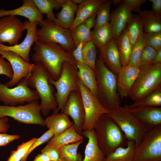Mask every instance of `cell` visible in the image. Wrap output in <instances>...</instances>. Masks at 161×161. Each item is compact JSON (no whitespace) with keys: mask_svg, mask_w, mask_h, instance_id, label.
I'll return each mask as SVG.
<instances>
[{"mask_svg":"<svg viewBox=\"0 0 161 161\" xmlns=\"http://www.w3.org/2000/svg\"><path fill=\"white\" fill-rule=\"evenodd\" d=\"M32 56L35 63H40L47 69L54 80L61 75L63 63L70 62L76 65V62L71 53L66 51L59 44L43 43L36 41Z\"/></svg>","mask_w":161,"mask_h":161,"instance_id":"1","label":"cell"},{"mask_svg":"<svg viewBox=\"0 0 161 161\" xmlns=\"http://www.w3.org/2000/svg\"><path fill=\"white\" fill-rule=\"evenodd\" d=\"M97 83L98 98L109 111L120 106V100L117 86V77L108 68L101 58L97 59L95 71Z\"/></svg>","mask_w":161,"mask_h":161,"instance_id":"2","label":"cell"},{"mask_svg":"<svg viewBox=\"0 0 161 161\" xmlns=\"http://www.w3.org/2000/svg\"><path fill=\"white\" fill-rule=\"evenodd\" d=\"M35 63L34 69L28 77V86L30 88L35 89L41 100V112L45 116L51 110L54 112L57 108L54 96L55 88L51 83L52 78L49 72L40 63Z\"/></svg>","mask_w":161,"mask_h":161,"instance_id":"3","label":"cell"},{"mask_svg":"<svg viewBox=\"0 0 161 161\" xmlns=\"http://www.w3.org/2000/svg\"><path fill=\"white\" fill-rule=\"evenodd\" d=\"M94 129L99 147L105 156L118 148L127 145L128 140L124 134L107 114L100 116Z\"/></svg>","mask_w":161,"mask_h":161,"instance_id":"4","label":"cell"},{"mask_svg":"<svg viewBox=\"0 0 161 161\" xmlns=\"http://www.w3.org/2000/svg\"><path fill=\"white\" fill-rule=\"evenodd\" d=\"M139 69L129 96L134 101L141 100L161 87V63L144 65Z\"/></svg>","mask_w":161,"mask_h":161,"instance_id":"5","label":"cell"},{"mask_svg":"<svg viewBox=\"0 0 161 161\" xmlns=\"http://www.w3.org/2000/svg\"><path fill=\"white\" fill-rule=\"evenodd\" d=\"M78 71L76 65L65 62L63 64L61 73L58 79L55 80L52 78L51 79V83L56 89L54 96L58 107L53 114L58 113L60 110L61 112L62 111L71 92L80 91L78 81Z\"/></svg>","mask_w":161,"mask_h":161,"instance_id":"6","label":"cell"},{"mask_svg":"<svg viewBox=\"0 0 161 161\" xmlns=\"http://www.w3.org/2000/svg\"><path fill=\"white\" fill-rule=\"evenodd\" d=\"M107 114L117 124L127 140L134 141L137 148L148 131L140 122L124 106H120Z\"/></svg>","mask_w":161,"mask_h":161,"instance_id":"7","label":"cell"},{"mask_svg":"<svg viewBox=\"0 0 161 161\" xmlns=\"http://www.w3.org/2000/svg\"><path fill=\"white\" fill-rule=\"evenodd\" d=\"M41 26L36 32L37 41L43 43L59 44L68 52L71 53L75 49L69 29L47 19L44 20Z\"/></svg>","mask_w":161,"mask_h":161,"instance_id":"8","label":"cell"},{"mask_svg":"<svg viewBox=\"0 0 161 161\" xmlns=\"http://www.w3.org/2000/svg\"><path fill=\"white\" fill-rule=\"evenodd\" d=\"M41 112L40 105L37 100L18 106L0 105V118L8 116L24 124L45 126V120Z\"/></svg>","mask_w":161,"mask_h":161,"instance_id":"9","label":"cell"},{"mask_svg":"<svg viewBox=\"0 0 161 161\" xmlns=\"http://www.w3.org/2000/svg\"><path fill=\"white\" fill-rule=\"evenodd\" d=\"M134 161H161V125L147 131L135 148Z\"/></svg>","mask_w":161,"mask_h":161,"instance_id":"10","label":"cell"},{"mask_svg":"<svg viewBox=\"0 0 161 161\" xmlns=\"http://www.w3.org/2000/svg\"><path fill=\"white\" fill-rule=\"evenodd\" d=\"M29 75L13 88L0 83V101L6 106H14L39 100L40 97L36 91L31 89L28 86Z\"/></svg>","mask_w":161,"mask_h":161,"instance_id":"11","label":"cell"},{"mask_svg":"<svg viewBox=\"0 0 161 161\" xmlns=\"http://www.w3.org/2000/svg\"><path fill=\"white\" fill-rule=\"evenodd\" d=\"M78 81L85 112L83 130H91L94 129L96 123L100 116L107 114L109 111L104 107L98 98L93 95L78 78Z\"/></svg>","mask_w":161,"mask_h":161,"instance_id":"12","label":"cell"},{"mask_svg":"<svg viewBox=\"0 0 161 161\" xmlns=\"http://www.w3.org/2000/svg\"><path fill=\"white\" fill-rule=\"evenodd\" d=\"M29 21L23 23L16 16H9L0 18V42L8 43L10 46L18 44L22 33L27 29Z\"/></svg>","mask_w":161,"mask_h":161,"instance_id":"13","label":"cell"},{"mask_svg":"<svg viewBox=\"0 0 161 161\" xmlns=\"http://www.w3.org/2000/svg\"><path fill=\"white\" fill-rule=\"evenodd\" d=\"M0 55L6 59L10 64L13 72L12 78L5 84L12 88L31 73L35 63L28 62L20 55L11 51L0 49Z\"/></svg>","mask_w":161,"mask_h":161,"instance_id":"14","label":"cell"},{"mask_svg":"<svg viewBox=\"0 0 161 161\" xmlns=\"http://www.w3.org/2000/svg\"><path fill=\"white\" fill-rule=\"evenodd\" d=\"M61 113L72 118L76 131L82 135L85 112L80 91H75L70 93Z\"/></svg>","mask_w":161,"mask_h":161,"instance_id":"15","label":"cell"},{"mask_svg":"<svg viewBox=\"0 0 161 161\" xmlns=\"http://www.w3.org/2000/svg\"><path fill=\"white\" fill-rule=\"evenodd\" d=\"M38 23L29 22L27 34L24 40L20 44L12 46L5 45L0 42V49L12 51L20 55L25 61L29 62L31 48L37 41L36 32Z\"/></svg>","mask_w":161,"mask_h":161,"instance_id":"16","label":"cell"},{"mask_svg":"<svg viewBox=\"0 0 161 161\" xmlns=\"http://www.w3.org/2000/svg\"><path fill=\"white\" fill-rule=\"evenodd\" d=\"M142 124L148 131L161 125V107H145L127 108Z\"/></svg>","mask_w":161,"mask_h":161,"instance_id":"17","label":"cell"},{"mask_svg":"<svg viewBox=\"0 0 161 161\" xmlns=\"http://www.w3.org/2000/svg\"><path fill=\"white\" fill-rule=\"evenodd\" d=\"M139 67L127 65L122 67L117 74V89L121 98H126L129 96L139 74Z\"/></svg>","mask_w":161,"mask_h":161,"instance_id":"18","label":"cell"},{"mask_svg":"<svg viewBox=\"0 0 161 161\" xmlns=\"http://www.w3.org/2000/svg\"><path fill=\"white\" fill-rule=\"evenodd\" d=\"M23 4L12 10H0V18L9 16H19L28 18L30 23L36 22L41 26L44 20L43 15L38 11L32 0H24Z\"/></svg>","mask_w":161,"mask_h":161,"instance_id":"19","label":"cell"},{"mask_svg":"<svg viewBox=\"0 0 161 161\" xmlns=\"http://www.w3.org/2000/svg\"><path fill=\"white\" fill-rule=\"evenodd\" d=\"M133 14L128 7L122 2L111 13L110 22L116 40L126 29Z\"/></svg>","mask_w":161,"mask_h":161,"instance_id":"20","label":"cell"},{"mask_svg":"<svg viewBox=\"0 0 161 161\" xmlns=\"http://www.w3.org/2000/svg\"><path fill=\"white\" fill-rule=\"evenodd\" d=\"M99 49V56L105 64L111 71L117 74L121 69L122 66L116 40L113 38Z\"/></svg>","mask_w":161,"mask_h":161,"instance_id":"21","label":"cell"},{"mask_svg":"<svg viewBox=\"0 0 161 161\" xmlns=\"http://www.w3.org/2000/svg\"><path fill=\"white\" fill-rule=\"evenodd\" d=\"M88 140L85 150V156L82 161H103L105 156L100 148L95 130H83L82 135Z\"/></svg>","mask_w":161,"mask_h":161,"instance_id":"22","label":"cell"},{"mask_svg":"<svg viewBox=\"0 0 161 161\" xmlns=\"http://www.w3.org/2000/svg\"><path fill=\"white\" fill-rule=\"evenodd\" d=\"M106 0H84L78 5L76 16L70 31L72 30L87 18L96 16L97 11L100 4Z\"/></svg>","mask_w":161,"mask_h":161,"instance_id":"23","label":"cell"},{"mask_svg":"<svg viewBox=\"0 0 161 161\" xmlns=\"http://www.w3.org/2000/svg\"><path fill=\"white\" fill-rule=\"evenodd\" d=\"M78 5L72 0H64L61 9L56 15L55 24L66 29H70L75 19V15Z\"/></svg>","mask_w":161,"mask_h":161,"instance_id":"24","label":"cell"},{"mask_svg":"<svg viewBox=\"0 0 161 161\" xmlns=\"http://www.w3.org/2000/svg\"><path fill=\"white\" fill-rule=\"evenodd\" d=\"M78 77L81 83L98 98V89L95 71L84 63H76Z\"/></svg>","mask_w":161,"mask_h":161,"instance_id":"25","label":"cell"},{"mask_svg":"<svg viewBox=\"0 0 161 161\" xmlns=\"http://www.w3.org/2000/svg\"><path fill=\"white\" fill-rule=\"evenodd\" d=\"M96 17L94 16L87 18L70 31L75 47L81 42L86 43L91 39V30L95 26Z\"/></svg>","mask_w":161,"mask_h":161,"instance_id":"26","label":"cell"},{"mask_svg":"<svg viewBox=\"0 0 161 161\" xmlns=\"http://www.w3.org/2000/svg\"><path fill=\"white\" fill-rule=\"evenodd\" d=\"M45 126L49 129L53 131L54 136L61 134L74 125L68 116L61 113L53 114L47 117L45 120Z\"/></svg>","mask_w":161,"mask_h":161,"instance_id":"27","label":"cell"},{"mask_svg":"<svg viewBox=\"0 0 161 161\" xmlns=\"http://www.w3.org/2000/svg\"><path fill=\"white\" fill-rule=\"evenodd\" d=\"M83 137L76 131L73 125L61 134L53 136L47 143L46 147L59 148L66 145L83 140Z\"/></svg>","mask_w":161,"mask_h":161,"instance_id":"28","label":"cell"},{"mask_svg":"<svg viewBox=\"0 0 161 161\" xmlns=\"http://www.w3.org/2000/svg\"><path fill=\"white\" fill-rule=\"evenodd\" d=\"M143 25V30L147 33L161 32V14L152 10H140L138 12Z\"/></svg>","mask_w":161,"mask_h":161,"instance_id":"29","label":"cell"},{"mask_svg":"<svg viewBox=\"0 0 161 161\" xmlns=\"http://www.w3.org/2000/svg\"><path fill=\"white\" fill-rule=\"evenodd\" d=\"M113 38V32L110 22L92 31L91 39L99 49L109 43Z\"/></svg>","mask_w":161,"mask_h":161,"instance_id":"30","label":"cell"},{"mask_svg":"<svg viewBox=\"0 0 161 161\" xmlns=\"http://www.w3.org/2000/svg\"><path fill=\"white\" fill-rule=\"evenodd\" d=\"M134 141L128 140L126 146L120 147L105 157L103 161H134Z\"/></svg>","mask_w":161,"mask_h":161,"instance_id":"31","label":"cell"},{"mask_svg":"<svg viewBox=\"0 0 161 161\" xmlns=\"http://www.w3.org/2000/svg\"><path fill=\"white\" fill-rule=\"evenodd\" d=\"M39 12L42 15L45 14L47 19L55 23L56 17L53 10H58L61 7L64 0H32Z\"/></svg>","mask_w":161,"mask_h":161,"instance_id":"32","label":"cell"},{"mask_svg":"<svg viewBox=\"0 0 161 161\" xmlns=\"http://www.w3.org/2000/svg\"><path fill=\"white\" fill-rule=\"evenodd\" d=\"M122 67L128 65L132 49L127 32L126 29L116 40Z\"/></svg>","mask_w":161,"mask_h":161,"instance_id":"33","label":"cell"},{"mask_svg":"<svg viewBox=\"0 0 161 161\" xmlns=\"http://www.w3.org/2000/svg\"><path fill=\"white\" fill-rule=\"evenodd\" d=\"M129 109L145 107H159L161 106V87L155 90L149 95L132 104L124 106Z\"/></svg>","mask_w":161,"mask_h":161,"instance_id":"34","label":"cell"},{"mask_svg":"<svg viewBox=\"0 0 161 161\" xmlns=\"http://www.w3.org/2000/svg\"><path fill=\"white\" fill-rule=\"evenodd\" d=\"M126 29L132 48L138 37L143 31V23L139 15H133Z\"/></svg>","mask_w":161,"mask_h":161,"instance_id":"35","label":"cell"},{"mask_svg":"<svg viewBox=\"0 0 161 161\" xmlns=\"http://www.w3.org/2000/svg\"><path fill=\"white\" fill-rule=\"evenodd\" d=\"M112 0H106L101 4L97 11L94 29L99 28L109 22Z\"/></svg>","mask_w":161,"mask_h":161,"instance_id":"36","label":"cell"},{"mask_svg":"<svg viewBox=\"0 0 161 161\" xmlns=\"http://www.w3.org/2000/svg\"><path fill=\"white\" fill-rule=\"evenodd\" d=\"M97 52L96 47L91 39L86 43L82 51V57L83 63L95 71Z\"/></svg>","mask_w":161,"mask_h":161,"instance_id":"37","label":"cell"},{"mask_svg":"<svg viewBox=\"0 0 161 161\" xmlns=\"http://www.w3.org/2000/svg\"><path fill=\"white\" fill-rule=\"evenodd\" d=\"M83 142V140H81L60 147L58 149L61 157L67 161H82V156L78 153L77 150L80 145Z\"/></svg>","mask_w":161,"mask_h":161,"instance_id":"38","label":"cell"},{"mask_svg":"<svg viewBox=\"0 0 161 161\" xmlns=\"http://www.w3.org/2000/svg\"><path fill=\"white\" fill-rule=\"evenodd\" d=\"M145 33L142 32L137 39L132 48L128 65L139 67V61L140 57L144 47L146 46L145 42Z\"/></svg>","mask_w":161,"mask_h":161,"instance_id":"39","label":"cell"},{"mask_svg":"<svg viewBox=\"0 0 161 161\" xmlns=\"http://www.w3.org/2000/svg\"><path fill=\"white\" fill-rule=\"evenodd\" d=\"M145 42L157 51L161 49V32L145 33Z\"/></svg>","mask_w":161,"mask_h":161,"instance_id":"40","label":"cell"},{"mask_svg":"<svg viewBox=\"0 0 161 161\" xmlns=\"http://www.w3.org/2000/svg\"><path fill=\"white\" fill-rule=\"evenodd\" d=\"M157 51L148 46H145L142 51L139 61V66L151 64Z\"/></svg>","mask_w":161,"mask_h":161,"instance_id":"41","label":"cell"},{"mask_svg":"<svg viewBox=\"0 0 161 161\" xmlns=\"http://www.w3.org/2000/svg\"><path fill=\"white\" fill-rule=\"evenodd\" d=\"M36 139L33 138L27 142H23L17 146L16 151L21 158V161H26L28 157V152Z\"/></svg>","mask_w":161,"mask_h":161,"instance_id":"42","label":"cell"},{"mask_svg":"<svg viewBox=\"0 0 161 161\" xmlns=\"http://www.w3.org/2000/svg\"><path fill=\"white\" fill-rule=\"evenodd\" d=\"M53 136L54 133L53 131L51 129H49L41 137L36 139L27 154V156H28L31 152L37 147L48 142Z\"/></svg>","mask_w":161,"mask_h":161,"instance_id":"43","label":"cell"},{"mask_svg":"<svg viewBox=\"0 0 161 161\" xmlns=\"http://www.w3.org/2000/svg\"><path fill=\"white\" fill-rule=\"evenodd\" d=\"M4 58L2 56H0V75H6L11 80L13 75V70L10 63Z\"/></svg>","mask_w":161,"mask_h":161,"instance_id":"44","label":"cell"},{"mask_svg":"<svg viewBox=\"0 0 161 161\" xmlns=\"http://www.w3.org/2000/svg\"><path fill=\"white\" fill-rule=\"evenodd\" d=\"M41 152L47 155L51 161H59L61 158L59 149L56 147H45Z\"/></svg>","mask_w":161,"mask_h":161,"instance_id":"45","label":"cell"},{"mask_svg":"<svg viewBox=\"0 0 161 161\" xmlns=\"http://www.w3.org/2000/svg\"><path fill=\"white\" fill-rule=\"evenodd\" d=\"M146 1V0H122L130 10L131 11L138 12L141 10L140 7Z\"/></svg>","mask_w":161,"mask_h":161,"instance_id":"46","label":"cell"},{"mask_svg":"<svg viewBox=\"0 0 161 161\" xmlns=\"http://www.w3.org/2000/svg\"><path fill=\"white\" fill-rule=\"evenodd\" d=\"M20 136L0 133V146L7 145L10 142L18 139Z\"/></svg>","mask_w":161,"mask_h":161,"instance_id":"47","label":"cell"},{"mask_svg":"<svg viewBox=\"0 0 161 161\" xmlns=\"http://www.w3.org/2000/svg\"><path fill=\"white\" fill-rule=\"evenodd\" d=\"M86 43L81 42L71 52L76 63H83L82 57V51Z\"/></svg>","mask_w":161,"mask_h":161,"instance_id":"48","label":"cell"},{"mask_svg":"<svg viewBox=\"0 0 161 161\" xmlns=\"http://www.w3.org/2000/svg\"><path fill=\"white\" fill-rule=\"evenodd\" d=\"M8 119L7 117L0 118V133H6L8 130L10 125L8 123Z\"/></svg>","mask_w":161,"mask_h":161,"instance_id":"49","label":"cell"},{"mask_svg":"<svg viewBox=\"0 0 161 161\" xmlns=\"http://www.w3.org/2000/svg\"><path fill=\"white\" fill-rule=\"evenodd\" d=\"M152 3V10L155 13L161 14V0H149Z\"/></svg>","mask_w":161,"mask_h":161,"instance_id":"50","label":"cell"},{"mask_svg":"<svg viewBox=\"0 0 161 161\" xmlns=\"http://www.w3.org/2000/svg\"><path fill=\"white\" fill-rule=\"evenodd\" d=\"M7 161H21V158L16 150H12Z\"/></svg>","mask_w":161,"mask_h":161,"instance_id":"51","label":"cell"},{"mask_svg":"<svg viewBox=\"0 0 161 161\" xmlns=\"http://www.w3.org/2000/svg\"><path fill=\"white\" fill-rule=\"evenodd\" d=\"M33 161H51V160L47 155L41 153L38 154Z\"/></svg>","mask_w":161,"mask_h":161,"instance_id":"52","label":"cell"},{"mask_svg":"<svg viewBox=\"0 0 161 161\" xmlns=\"http://www.w3.org/2000/svg\"><path fill=\"white\" fill-rule=\"evenodd\" d=\"M161 63V49L157 51V53L151 64Z\"/></svg>","mask_w":161,"mask_h":161,"instance_id":"53","label":"cell"},{"mask_svg":"<svg viewBox=\"0 0 161 161\" xmlns=\"http://www.w3.org/2000/svg\"><path fill=\"white\" fill-rule=\"evenodd\" d=\"M122 0H112V3L114 4L117 5L120 4L122 2Z\"/></svg>","mask_w":161,"mask_h":161,"instance_id":"54","label":"cell"},{"mask_svg":"<svg viewBox=\"0 0 161 161\" xmlns=\"http://www.w3.org/2000/svg\"><path fill=\"white\" fill-rule=\"evenodd\" d=\"M73 2L74 3L77 4H79L82 3L84 0H72Z\"/></svg>","mask_w":161,"mask_h":161,"instance_id":"55","label":"cell"},{"mask_svg":"<svg viewBox=\"0 0 161 161\" xmlns=\"http://www.w3.org/2000/svg\"><path fill=\"white\" fill-rule=\"evenodd\" d=\"M59 161H67L66 160H65V159L63 158H61Z\"/></svg>","mask_w":161,"mask_h":161,"instance_id":"56","label":"cell"}]
</instances>
